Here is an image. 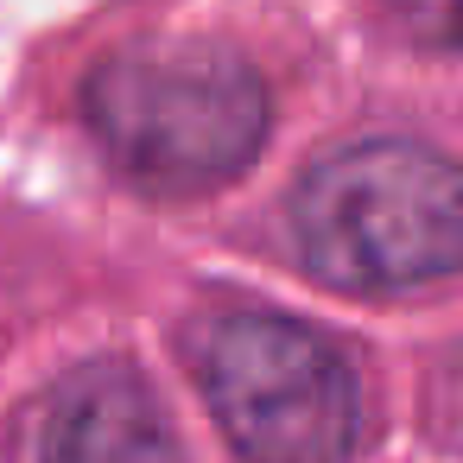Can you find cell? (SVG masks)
<instances>
[{
  "label": "cell",
  "instance_id": "cell-3",
  "mask_svg": "<svg viewBox=\"0 0 463 463\" xmlns=\"http://www.w3.org/2000/svg\"><path fill=\"white\" fill-rule=\"evenodd\" d=\"M197 381L241 463H349L362 444L349 355L279 311L210 317L197 336Z\"/></svg>",
  "mask_w": 463,
  "mask_h": 463
},
{
  "label": "cell",
  "instance_id": "cell-1",
  "mask_svg": "<svg viewBox=\"0 0 463 463\" xmlns=\"http://www.w3.org/2000/svg\"><path fill=\"white\" fill-rule=\"evenodd\" d=\"M83 115L121 178L159 197H197L241 178L260 153L267 83L229 45L140 39L96 64Z\"/></svg>",
  "mask_w": 463,
  "mask_h": 463
},
{
  "label": "cell",
  "instance_id": "cell-5",
  "mask_svg": "<svg viewBox=\"0 0 463 463\" xmlns=\"http://www.w3.org/2000/svg\"><path fill=\"white\" fill-rule=\"evenodd\" d=\"M393 14L412 39L438 52H463V0H393Z\"/></svg>",
  "mask_w": 463,
  "mask_h": 463
},
{
  "label": "cell",
  "instance_id": "cell-2",
  "mask_svg": "<svg viewBox=\"0 0 463 463\" xmlns=\"http://www.w3.org/2000/svg\"><path fill=\"white\" fill-rule=\"evenodd\" d=\"M292 241L324 286L412 292L463 267V172L419 140L317 159L292 197Z\"/></svg>",
  "mask_w": 463,
  "mask_h": 463
},
{
  "label": "cell",
  "instance_id": "cell-4",
  "mask_svg": "<svg viewBox=\"0 0 463 463\" xmlns=\"http://www.w3.org/2000/svg\"><path fill=\"white\" fill-rule=\"evenodd\" d=\"M39 463H191V457L165 406L146 393V381L128 362H96L58 393Z\"/></svg>",
  "mask_w": 463,
  "mask_h": 463
}]
</instances>
